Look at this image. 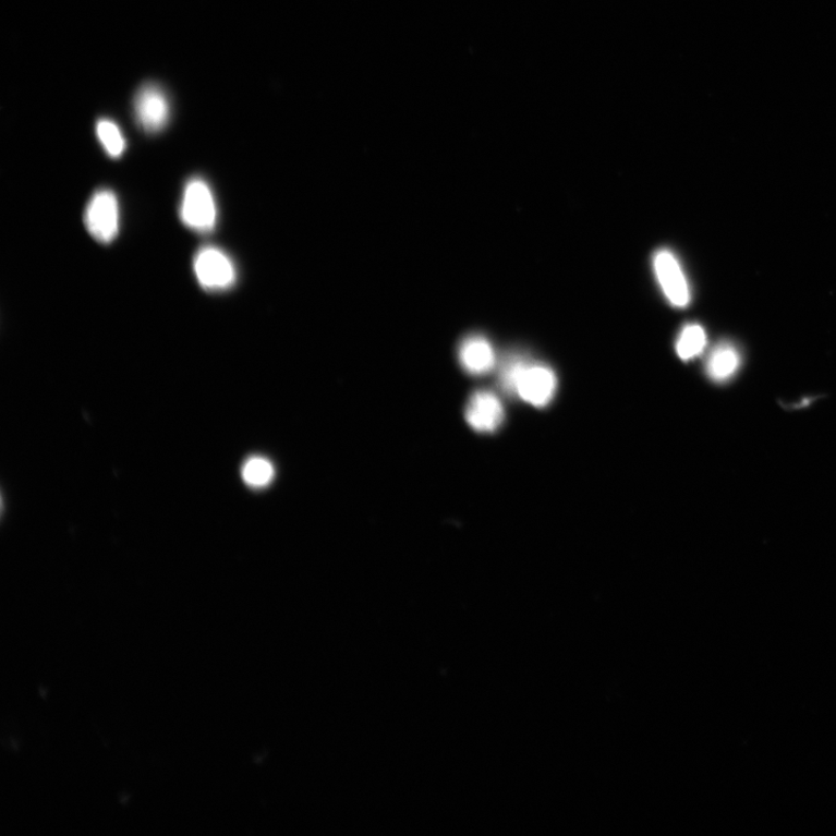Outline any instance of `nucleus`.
Wrapping results in <instances>:
<instances>
[{
  "mask_svg": "<svg viewBox=\"0 0 836 836\" xmlns=\"http://www.w3.org/2000/svg\"><path fill=\"white\" fill-rule=\"evenodd\" d=\"M180 216L183 223L198 234H208L218 222V206L211 189L203 178H192L185 185Z\"/></svg>",
  "mask_w": 836,
  "mask_h": 836,
  "instance_id": "1",
  "label": "nucleus"
},
{
  "mask_svg": "<svg viewBox=\"0 0 836 836\" xmlns=\"http://www.w3.org/2000/svg\"><path fill=\"white\" fill-rule=\"evenodd\" d=\"M193 270L201 287L208 292H225L238 280L237 266L221 249L207 245L195 255Z\"/></svg>",
  "mask_w": 836,
  "mask_h": 836,
  "instance_id": "2",
  "label": "nucleus"
},
{
  "mask_svg": "<svg viewBox=\"0 0 836 836\" xmlns=\"http://www.w3.org/2000/svg\"><path fill=\"white\" fill-rule=\"evenodd\" d=\"M85 227L90 235L102 244L116 240L120 229V207L111 190H100L87 203L84 215Z\"/></svg>",
  "mask_w": 836,
  "mask_h": 836,
  "instance_id": "3",
  "label": "nucleus"
},
{
  "mask_svg": "<svg viewBox=\"0 0 836 836\" xmlns=\"http://www.w3.org/2000/svg\"><path fill=\"white\" fill-rule=\"evenodd\" d=\"M653 268L662 290L674 307L689 305L691 292L689 282L678 258L667 249H662L653 258Z\"/></svg>",
  "mask_w": 836,
  "mask_h": 836,
  "instance_id": "4",
  "label": "nucleus"
},
{
  "mask_svg": "<svg viewBox=\"0 0 836 836\" xmlns=\"http://www.w3.org/2000/svg\"><path fill=\"white\" fill-rule=\"evenodd\" d=\"M138 126L148 134L166 129L170 119V104L161 86L148 83L142 86L134 100Z\"/></svg>",
  "mask_w": 836,
  "mask_h": 836,
  "instance_id": "5",
  "label": "nucleus"
},
{
  "mask_svg": "<svg viewBox=\"0 0 836 836\" xmlns=\"http://www.w3.org/2000/svg\"><path fill=\"white\" fill-rule=\"evenodd\" d=\"M556 391L557 377L555 372L545 365L530 363L523 369L518 386H516V396L535 407L548 404L554 399Z\"/></svg>",
  "mask_w": 836,
  "mask_h": 836,
  "instance_id": "6",
  "label": "nucleus"
},
{
  "mask_svg": "<svg viewBox=\"0 0 836 836\" xmlns=\"http://www.w3.org/2000/svg\"><path fill=\"white\" fill-rule=\"evenodd\" d=\"M465 419L473 431L492 434L504 423V404L492 391H475L467 404Z\"/></svg>",
  "mask_w": 836,
  "mask_h": 836,
  "instance_id": "7",
  "label": "nucleus"
},
{
  "mask_svg": "<svg viewBox=\"0 0 836 836\" xmlns=\"http://www.w3.org/2000/svg\"><path fill=\"white\" fill-rule=\"evenodd\" d=\"M458 360L470 375L485 376L494 368L496 354L486 337L472 335L460 343Z\"/></svg>",
  "mask_w": 836,
  "mask_h": 836,
  "instance_id": "8",
  "label": "nucleus"
},
{
  "mask_svg": "<svg viewBox=\"0 0 836 836\" xmlns=\"http://www.w3.org/2000/svg\"><path fill=\"white\" fill-rule=\"evenodd\" d=\"M740 365V355L731 344H720L711 352L706 364L710 378L724 381L731 378Z\"/></svg>",
  "mask_w": 836,
  "mask_h": 836,
  "instance_id": "9",
  "label": "nucleus"
},
{
  "mask_svg": "<svg viewBox=\"0 0 836 836\" xmlns=\"http://www.w3.org/2000/svg\"><path fill=\"white\" fill-rule=\"evenodd\" d=\"M275 476V467L268 458L251 457L244 462L242 468L243 482L254 489H263L270 486Z\"/></svg>",
  "mask_w": 836,
  "mask_h": 836,
  "instance_id": "10",
  "label": "nucleus"
},
{
  "mask_svg": "<svg viewBox=\"0 0 836 836\" xmlns=\"http://www.w3.org/2000/svg\"><path fill=\"white\" fill-rule=\"evenodd\" d=\"M706 346V332L698 324L687 325L676 343V352L682 361H690L700 355Z\"/></svg>",
  "mask_w": 836,
  "mask_h": 836,
  "instance_id": "11",
  "label": "nucleus"
},
{
  "mask_svg": "<svg viewBox=\"0 0 836 836\" xmlns=\"http://www.w3.org/2000/svg\"><path fill=\"white\" fill-rule=\"evenodd\" d=\"M97 136L106 153L112 158H119L126 150L124 138L118 124L108 119H101L97 123Z\"/></svg>",
  "mask_w": 836,
  "mask_h": 836,
  "instance_id": "12",
  "label": "nucleus"
},
{
  "mask_svg": "<svg viewBox=\"0 0 836 836\" xmlns=\"http://www.w3.org/2000/svg\"><path fill=\"white\" fill-rule=\"evenodd\" d=\"M526 365L528 361L520 354H509L504 361L499 372V381L506 393L516 395V386H518Z\"/></svg>",
  "mask_w": 836,
  "mask_h": 836,
  "instance_id": "13",
  "label": "nucleus"
}]
</instances>
